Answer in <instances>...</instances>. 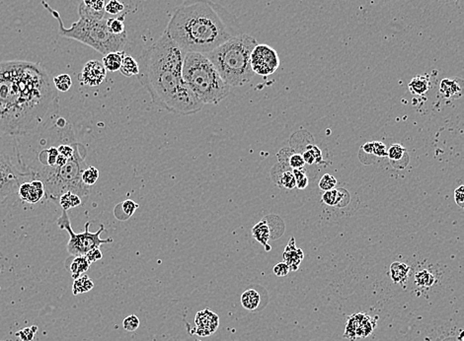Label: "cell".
<instances>
[{"instance_id": "46", "label": "cell", "mask_w": 464, "mask_h": 341, "mask_svg": "<svg viewBox=\"0 0 464 341\" xmlns=\"http://www.w3.org/2000/svg\"><path fill=\"white\" fill-rule=\"evenodd\" d=\"M455 199L458 205L464 208V186L458 188L455 191Z\"/></svg>"}, {"instance_id": "25", "label": "cell", "mask_w": 464, "mask_h": 341, "mask_svg": "<svg viewBox=\"0 0 464 341\" xmlns=\"http://www.w3.org/2000/svg\"><path fill=\"white\" fill-rule=\"evenodd\" d=\"M430 86L431 85H430L429 77L418 75L410 81V83L408 85V88H409V91L413 95L422 96V95L426 94L429 91Z\"/></svg>"}, {"instance_id": "12", "label": "cell", "mask_w": 464, "mask_h": 341, "mask_svg": "<svg viewBox=\"0 0 464 341\" xmlns=\"http://www.w3.org/2000/svg\"><path fill=\"white\" fill-rule=\"evenodd\" d=\"M27 168L21 158L16 135L0 131V168Z\"/></svg>"}, {"instance_id": "42", "label": "cell", "mask_w": 464, "mask_h": 341, "mask_svg": "<svg viewBox=\"0 0 464 341\" xmlns=\"http://www.w3.org/2000/svg\"><path fill=\"white\" fill-rule=\"evenodd\" d=\"M82 2L84 3L86 7L94 11H97V12L105 11V5H106L105 0H82Z\"/></svg>"}, {"instance_id": "24", "label": "cell", "mask_w": 464, "mask_h": 341, "mask_svg": "<svg viewBox=\"0 0 464 341\" xmlns=\"http://www.w3.org/2000/svg\"><path fill=\"white\" fill-rule=\"evenodd\" d=\"M125 56H126V53L123 50L122 51H116V52H110V53L106 54L103 57L102 62L104 64L105 68L107 69V71L116 72V71L120 70L123 59H124Z\"/></svg>"}, {"instance_id": "4", "label": "cell", "mask_w": 464, "mask_h": 341, "mask_svg": "<svg viewBox=\"0 0 464 341\" xmlns=\"http://www.w3.org/2000/svg\"><path fill=\"white\" fill-rule=\"evenodd\" d=\"M186 52L207 54L241 34L235 16L211 0H186L178 6L164 32Z\"/></svg>"}, {"instance_id": "10", "label": "cell", "mask_w": 464, "mask_h": 341, "mask_svg": "<svg viewBox=\"0 0 464 341\" xmlns=\"http://www.w3.org/2000/svg\"><path fill=\"white\" fill-rule=\"evenodd\" d=\"M280 66L278 52L270 45L258 43L251 53V67L259 76H269L276 72Z\"/></svg>"}, {"instance_id": "2", "label": "cell", "mask_w": 464, "mask_h": 341, "mask_svg": "<svg viewBox=\"0 0 464 341\" xmlns=\"http://www.w3.org/2000/svg\"><path fill=\"white\" fill-rule=\"evenodd\" d=\"M58 106L53 80L40 64L0 62V131L29 134Z\"/></svg>"}, {"instance_id": "7", "label": "cell", "mask_w": 464, "mask_h": 341, "mask_svg": "<svg viewBox=\"0 0 464 341\" xmlns=\"http://www.w3.org/2000/svg\"><path fill=\"white\" fill-rule=\"evenodd\" d=\"M42 4L43 8L46 9L57 20L59 26L58 34L63 38L75 39L105 55L110 52L122 51L127 42V32L122 35H115L111 33L107 25L108 18L106 17L100 21L79 17L77 22L73 23L70 28L66 29L63 26L61 17L56 10H53L43 0L42 1Z\"/></svg>"}, {"instance_id": "5", "label": "cell", "mask_w": 464, "mask_h": 341, "mask_svg": "<svg viewBox=\"0 0 464 341\" xmlns=\"http://www.w3.org/2000/svg\"><path fill=\"white\" fill-rule=\"evenodd\" d=\"M257 44L258 41L254 37L241 33L207 53L206 56L230 87H239L249 83L254 77L251 53Z\"/></svg>"}, {"instance_id": "1", "label": "cell", "mask_w": 464, "mask_h": 341, "mask_svg": "<svg viewBox=\"0 0 464 341\" xmlns=\"http://www.w3.org/2000/svg\"><path fill=\"white\" fill-rule=\"evenodd\" d=\"M67 115L61 114L58 106L36 130L17 136L24 165L35 179L43 183L45 198L57 204L67 191L82 199H87L91 192V187L81 179L87 168V149L77 141Z\"/></svg>"}, {"instance_id": "28", "label": "cell", "mask_w": 464, "mask_h": 341, "mask_svg": "<svg viewBox=\"0 0 464 341\" xmlns=\"http://www.w3.org/2000/svg\"><path fill=\"white\" fill-rule=\"evenodd\" d=\"M58 204L60 205L62 210L67 211L71 208H74V207H77V206L81 205L82 204V198L78 194H76L72 191H67L59 197Z\"/></svg>"}, {"instance_id": "22", "label": "cell", "mask_w": 464, "mask_h": 341, "mask_svg": "<svg viewBox=\"0 0 464 341\" xmlns=\"http://www.w3.org/2000/svg\"><path fill=\"white\" fill-rule=\"evenodd\" d=\"M410 267L403 263H393L390 265V277L391 280L396 284L404 283L409 275Z\"/></svg>"}, {"instance_id": "14", "label": "cell", "mask_w": 464, "mask_h": 341, "mask_svg": "<svg viewBox=\"0 0 464 341\" xmlns=\"http://www.w3.org/2000/svg\"><path fill=\"white\" fill-rule=\"evenodd\" d=\"M18 194L24 202L36 204L45 197L44 185L42 181L37 179L27 181L21 185Z\"/></svg>"}, {"instance_id": "17", "label": "cell", "mask_w": 464, "mask_h": 341, "mask_svg": "<svg viewBox=\"0 0 464 341\" xmlns=\"http://www.w3.org/2000/svg\"><path fill=\"white\" fill-rule=\"evenodd\" d=\"M284 262L289 265L291 271H296L303 260V252L296 248L295 238H291L289 245L284 252Z\"/></svg>"}, {"instance_id": "16", "label": "cell", "mask_w": 464, "mask_h": 341, "mask_svg": "<svg viewBox=\"0 0 464 341\" xmlns=\"http://www.w3.org/2000/svg\"><path fill=\"white\" fill-rule=\"evenodd\" d=\"M440 93L446 99L460 98L464 95V80L461 78L444 79L440 84Z\"/></svg>"}, {"instance_id": "19", "label": "cell", "mask_w": 464, "mask_h": 341, "mask_svg": "<svg viewBox=\"0 0 464 341\" xmlns=\"http://www.w3.org/2000/svg\"><path fill=\"white\" fill-rule=\"evenodd\" d=\"M72 257V256H71ZM91 264L87 260L85 256H77L72 257L66 262V267L69 270L73 279L80 277L81 275L85 274L88 269L90 268Z\"/></svg>"}, {"instance_id": "9", "label": "cell", "mask_w": 464, "mask_h": 341, "mask_svg": "<svg viewBox=\"0 0 464 341\" xmlns=\"http://www.w3.org/2000/svg\"><path fill=\"white\" fill-rule=\"evenodd\" d=\"M35 179L34 173L28 168H0V203L18 193L21 185Z\"/></svg>"}, {"instance_id": "11", "label": "cell", "mask_w": 464, "mask_h": 341, "mask_svg": "<svg viewBox=\"0 0 464 341\" xmlns=\"http://www.w3.org/2000/svg\"><path fill=\"white\" fill-rule=\"evenodd\" d=\"M377 325V318H373L365 313L354 314L347 320L344 338L351 341L366 339L374 333Z\"/></svg>"}, {"instance_id": "23", "label": "cell", "mask_w": 464, "mask_h": 341, "mask_svg": "<svg viewBox=\"0 0 464 341\" xmlns=\"http://www.w3.org/2000/svg\"><path fill=\"white\" fill-rule=\"evenodd\" d=\"M241 305L248 311H256L261 302V296L255 289H247L241 295Z\"/></svg>"}, {"instance_id": "15", "label": "cell", "mask_w": 464, "mask_h": 341, "mask_svg": "<svg viewBox=\"0 0 464 341\" xmlns=\"http://www.w3.org/2000/svg\"><path fill=\"white\" fill-rule=\"evenodd\" d=\"M196 334L199 337H209L212 335L219 326V318L216 314L210 310H204L197 314L195 318Z\"/></svg>"}, {"instance_id": "47", "label": "cell", "mask_w": 464, "mask_h": 341, "mask_svg": "<svg viewBox=\"0 0 464 341\" xmlns=\"http://www.w3.org/2000/svg\"><path fill=\"white\" fill-rule=\"evenodd\" d=\"M362 150L367 154H374V141L367 142L365 145H363Z\"/></svg>"}, {"instance_id": "13", "label": "cell", "mask_w": 464, "mask_h": 341, "mask_svg": "<svg viewBox=\"0 0 464 341\" xmlns=\"http://www.w3.org/2000/svg\"><path fill=\"white\" fill-rule=\"evenodd\" d=\"M107 69L103 62L99 60H90L85 63L82 71L79 75V79L82 85L95 87L99 86L106 78Z\"/></svg>"}, {"instance_id": "33", "label": "cell", "mask_w": 464, "mask_h": 341, "mask_svg": "<svg viewBox=\"0 0 464 341\" xmlns=\"http://www.w3.org/2000/svg\"><path fill=\"white\" fill-rule=\"evenodd\" d=\"M53 85L59 92H67L72 86L71 77L68 74H59L52 78Z\"/></svg>"}, {"instance_id": "41", "label": "cell", "mask_w": 464, "mask_h": 341, "mask_svg": "<svg viewBox=\"0 0 464 341\" xmlns=\"http://www.w3.org/2000/svg\"><path fill=\"white\" fill-rule=\"evenodd\" d=\"M37 332V328H26L24 330L19 331L16 334V337H18L22 341H32L34 339V335Z\"/></svg>"}, {"instance_id": "32", "label": "cell", "mask_w": 464, "mask_h": 341, "mask_svg": "<svg viewBox=\"0 0 464 341\" xmlns=\"http://www.w3.org/2000/svg\"><path fill=\"white\" fill-rule=\"evenodd\" d=\"M415 282L417 283V285H419L420 287H426V288H429L431 287L434 283H435V276L433 275V273H431L429 270H421V271H418L415 275Z\"/></svg>"}, {"instance_id": "6", "label": "cell", "mask_w": 464, "mask_h": 341, "mask_svg": "<svg viewBox=\"0 0 464 341\" xmlns=\"http://www.w3.org/2000/svg\"><path fill=\"white\" fill-rule=\"evenodd\" d=\"M182 73L186 84L204 105H218L229 95L231 87L206 54L186 52Z\"/></svg>"}, {"instance_id": "37", "label": "cell", "mask_w": 464, "mask_h": 341, "mask_svg": "<svg viewBox=\"0 0 464 341\" xmlns=\"http://www.w3.org/2000/svg\"><path fill=\"white\" fill-rule=\"evenodd\" d=\"M125 10V5L122 0H109L105 5V12L110 15H119Z\"/></svg>"}, {"instance_id": "21", "label": "cell", "mask_w": 464, "mask_h": 341, "mask_svg": "<svg viewBox=\"0 0 464 341\" xmlns=\"http://www.w3.org/2000/svg\"><path fill=\"white\" fill-rule=\"evenodd\" d=\"M138 206L139 205L137 203H135L134 201L130 199L125 200L121 202L120 204L116 205V207L114 208V215L118 220L126 221L134 214Z\"/></svg>"}, {"instance_id": "35", "label": "cell", "mask_w": 464, "mask_h": 341, "mask_svg": "<svg viewBox=\"0 0 464 341\" xmlns=\"http://www.w3.org/2000/svg\"><path fill=\"white\" fill-rule=\"evenodd\" d=\"M287 164L292 170H300L304 169L305 162L303 160V157L300 153L295 152V150L292 151V153L289 156V159L287 161Z\"/></svg>"}, {"instance_id": "29", "label": "cell", "mask_w": 464, "mask_h": 341, "mask_svg": "<svg viewBox=\"0 0 464 341\" xmlns=\"http://www.w3.org/2000/svg\"><path fill=\"white\" fill-rule=\"evenodd\" d=\"M305 164L313 165V164H321L322 159V152L316 145L309 144L307 145L305 151L301 154Z\"/></svg>"}, {"instance_id": "39", "label": "cell", "mask_w": 464, "mask_h": 341, "mask_svg": "<svg viewBox=\"0 0 464 341\" xmlns=\"http://www.w3.org/2000/svg\"><path fill=\"white\" fill-rule=\"evenodd\" d=\"M319 188L320 189L324 190V191H327V190H331L333 189H335V187L337 186V180L335 179V177H333L332 175L330 174H325L319 181Z\"/></svg>"}, {"instance_id": "31", "label": "cell", "mask_w": 464, "mask_h": 341, "mask_svg": "<svg viewBox=\"0 0 464 341\" xmlns=\"http://www.w3.org/2000/svg\"><path fill=\"white\" fill-rule=\"evenodd\" d=\"M78 14H79L80 18H85V19L94 20V21H100V20H102L106 17L105 16V14H106L105 11H101V12L94 11V10L86 7L82 1L79 3Z\"/></svg>"}, {"instance_id": "18", "label": "cell", "mask_w": 464, "mask_h": 341, "mask_svg": "<svg viewBox=\"0 0 464 341\" xmlns=\"http://www.w3.org/2000/svg\"><path fill=\"white\" fill-rule=\"evenodd\" d=\"M322 201L328 206L344 207L350 201V195L349 192L343 189H333L324 192Z\"/></svg>"}, {"instance_id": "43", "label": "cell", "mask_w": 464, "mask_h": 341, "mask_svg": "<svg viewBox=\"0 0 464 341\" xmlns=\"http://www.w3.org/2000/svg\"><path fill=\"white\" fill-rule=\"evenodd\" d=\"M374 155L378 157L387 156L386 145L380 141H374Z\"/></svg>"}, {"instance_id": "45", "label": "cell", "mask_w": 464, "mask_h": 341, "mask_svg": "<svg viewBox=\"0 0 464 341\" xmlns=\"http://www.w3.org/2000/svg\"><path fill=\"white\" fill-rule=\"evenodd\" d=\"M85 257L87 258V260L89 261L90 264H93V263H96V262L102 260L103 254H102V252L100 251V248H95V249L90 250V251L86 254Z\"/></svg>"}, {"instance_id": "34", "label": "cell", "mask_w": 464, "mask_h": 341, "mask_svg": "<svg viewBox=\"0 0 464 341\" xmlns=\"http://www.w3.org/2000/svg\"><path fill=\"white\" fill-rule=\"evenodd\" d=\"M81 179H82V182L84 185L88 186V187H92L94 186L98 179H99V171L97 168L93 167V166H90V167H87L83 173H82V176H81Z\"/></svg>"}, {"instance_id": "8", "label": "cell", "mask_w": 464, "mask_h": 341, "mask_svg": "<svg viewBox=\"0 0 464 341\" xmlns=\"http://www.w3.org/2000/svg\"><path fill=\"white\" fill-rule=\"evenodd\" d=\"M57 226L61 230H65L69 235V241L66 246V250L68 254L72 257L77 256H86V254L95 248H100V246L104 244H109L113 242V239H102L101 234L105 230L104 225H100V228L97 232L91 233L89 231L90 222L85 223V229L82 233H75L70 224L69 216L66 210H62L61 215L56 221Z\"/></svg>"}, {"instance_id": "30", "label": "cell", "mask_w": 464, "mask_h": 341, "mask_svg": "<svg viewBox=\"0 0 464 341\" xmlns=\"http://www.w3.org/2000/svg\"><path fill=\"white\" fill-rule=\"evenodd\" d=\"M127 13H124L123 15L117 17V18H108L107 20V25L111 33L115 35H122L126 33V27H125V18H126Z\"/></svg>"}, {"instance_id": "48", "label": "cell", "mask_w": 464, "mask_h": 341, "mask_svg": "<svg viewBox=\"0 0 464 341\" xmlns=\"http://www.w3.org/2000/svg\"><path fill=\"white\" fill-rule=\"evenodd\" d=\"M459 339H460V341H464V331H463V332L461 333V335H460V337H459Z\"/></svg>"}, {"instance_id": "26", "label": "cell", "mask_w": 464, "mask_h": 341, "mask_svg": "<svg viewBox=\"0 0 464 341\" xmlns=\"http://www.w3.org/2000/svg\"><path fill=\"white\" fill-rule=\"evenodd\" d=\"M120 71L126 77L137 76L139 73V64L132 56L126 55L123 59Z\"/></svg>"}, {"instance_id": "20", "label": "cell", "mask_w": 464, "mask_h": 341, "mask_svg": "<svg viewBox=\"0 0 464 341\" xmlns=\"http://www.w3.org/2000/svg\"><path fill=\"white\" fill-rule=\"evenodd\" d=\"M272 231L270 229V225L268 223L267 217L262 219L252 228V236L253 238L260 243L262 246L267 248V252L270 251V247L268 246V242L271 239Z\"/></svg>"}, {"instance_id": "36", "label": "cell", "mask_w": 464, "mask_h": 341, "mask_svg": "<svg viewBox=\"0 0 464 341\" xmlns=\"http://www.w3.org/2000/svg\"><path fill=\"white\" fill-rule=\"evenodd\" d=\"M405 156H406V149L400 144H393L387 150V157L393 162H398L402 160Z\"/></svg>"}, {"instance_id": "3", "label": "cell", "mask_w": 464, "mask_h": 341, "mask_svg": "<svg viewBox=\"0 0 464 341\" xmlns=\"http://www.w3.org/2000/svg\"><path fill=\"white\" fill-rule=\"evenodd\" d=\"M185 55L186 51L163 33L139 56L137 79L156 106L172 114L189 115L202 111L205 105L184 81Z\"/></svg>"}, {"instance_id": "38", "label": "cell", "mask_w": 464, "mask_h": 341, "mask_svg": "<svg viewBox=\"0 0 464 341\" xmlns=\"http://www.w3.org/2000/svg\"><path fill=\"white\" fill-rule=\"evenodd\" d=\"M293 173L295 175V183H296V188L298 189H304L307 188L308 184H309V180H308V177L306 175V173L304 172V169H300V170H293Z\"/></svg>"}, {"instance_id": "27", "label": "cell", "mask_w": 464, "mask_h": 341, "mask_svg": "<svg viewBox=\"0 0 464 341\" xmlns=\"http://www.w3.org/2000/svg\"><path fill=\"white\" fill-rule=\"evenodd\" d=\"M93 288H94V282L91 280V278L88 275L83 274L80 277L74 279L73 284H72V293L74 296H76L82 293L89 292Z\"/></svg>"}, {"instance_id": "40", "label": "cell", "mask_w": 464, "mask_h": 341, "mask_svg": "<svg viewBox=\"0 0 464 341\" xmlns=\"http://www.w3.org/2000/svg\"><path fill=\"white\" fill-rule=\"evenodd\" d=\"M123 326L127 332H134L139 327V319L135 315H130L124 320Z\"/></svg>"}, {"instance_id": "44", "label": "cell", "mask_w": 464, "mask_h": 341, "mask_svg": "<svg viewBox=\"0 0 464 341\" xmlns=\"http://www.w3.org/2000/svg\"><path fill=\"white\" fill-rule=\"evenodd\" d=\"M290 271H291V269H290L289 265H288L285 262L276 265L275 267H274V273H275L278 277L287 276V275L290 273Z\"/></svg>"}]
</instances>
